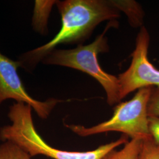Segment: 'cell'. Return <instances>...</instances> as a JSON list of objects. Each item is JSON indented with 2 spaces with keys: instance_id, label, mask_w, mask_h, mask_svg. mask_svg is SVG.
<instances>
[{
  "instance_id": "cell-4",
  "label": "cell",
  "mask_w": 159,
  "mask_h": 159,
  "mask_svg": "<svg viewBox=\"0 0 159 159\" xmlns=\"http://www.w3.org/2000/svg\"><path fill=\"white\" fill-rule=\"evenodd\" d=\"M152 87L140 89L129 101L120 102L114 110L112 117L96 125H67L74 133L81 137L90 136L102 133L117 131L131 139H145L150 136L148 130V103Z\"/></svg>"
},
{
  "instance_id": "cell-1",
  "label": "cell",
  "mask_w": 159,
  "mask_h": 159,
  "mask_svg": "<svg viewBox=\"0 0 159 159\" xmlns=\"http://www.w3.org/2000/svg\"><path fill=\"white\" fill-rule=\"evenodd\" d=\"M61 17L58 33L47 43L21 54L20 67L31 71L60 44H82L91 37L97 26L104 21H116L120 11L111 0L57 1Z\"/></svg>"
},
{
  "instance_id": "cell-7",
  "label": "cell",
  "mask_w": 159,
  "mask_h": 159,
  "mask_svg": "<svg viewBox=\"0 0 159 159\" xmlns=\"http://www.w3.org/2000/svg\"><path fill=\"white\" fill-rule=\"evenodd\" d=\"M57 1H35L34 13L32 18V26L34 31L42 34L48 33V21L54 5Z\"/></svg>"
},
{
  "instance_id": "cell-10",
  "label": "cell",
  "mask_w": 159,
  "mask_h": 159,
  "mask_svg": "<svg viewBox=\"0 0 159 159\" xmlns=\"http://www.w3.org/2000/svg\"><path fill=\"white\" fill-rule=\"evenodd\" d=\"M0 159H31V156L17 144L5 141L0 145Z\"/></svg>"
},
{
  "instance_id": "cell-2",
  "label": "cell",
  "mask_w": 159,
  "mask_h": 159,
  "mask_svg": "<svg viewBox=\"0 0 159 159\" xmlns=\"http://www.w3.org/2000/svg\"><path fill=\"white\" fill-rule=\"evenodd\" d=\"M30 106L16 102L10 107L8 118L11 124L0 129V139L17 144L31 156L44 155L53 159H102L110 151L128 142L125 135L112 142L87 152H71L53 148L36 130Z\"/></svg>"
},
{
  "instance_id": "cell-8",
  "label": "cell",
  "mask_w": 159,
  "mask_h": 159,
  "mask_svg": "<svg viewBox=\"0 0 159 159\" xmlns=\"http://www.w3.org/2000/svg\"><path fill=\"white\" fill-rule=\"evenodd\" d=\"M114 5L120 11H123L127 16L129 23L134 28L142 27L144 12L142 7L135 1L111 0Z\"/></svg>"
},
{
  "instance_id": "cell-12",
  "label": "cell",
  "mask_w": 159,
  "mask_h": 159,
  "mask_svg": "<svg viewBox=\"0 0 159 159\" xmlns=\"http://www.w3.org/2000/svg\"><path fill=\"white\" fill-rule=\"evenodd\" d=\"M148 117H159V87H152L148 103Z\"/></svg>"
},
{
  "instance_id": "cell-9",
  "label": "cell",
  "mask_w": 159,
  "mask_h": 159,
  "mask_svg": "<svg viewBox=\"0 0 159 159\" xmlns=\"http://www.w3.org/2000/svg\"><path fill=\"white\" fill-rule=\"evenodd\" d=\"M143 139H131L121 149L113 150L102 159H140Z\"/></svg>"
},
{
  "instance_id": "cell-6",
  "label": "cell",
  "mask_w": 159,
  "mask_h": 159,
  "mask_svg": "<svg viewBox=\"0 0 159 159\" xmlns=\"http://www.w3.org/2000/svg\"><path fill=\"white\" fill-rule=\"evenodd\" d=\"M20 67L14 61L0 52V104L7 99L29 105L40 118L46 119L60 100L49 98L44 102L37 100L26 90L17 72Z\"/></svg>"
},
{
  "instance_id": "cell-11",
  "label": "cell",
  "mask_w": 159,
  "mask_h": 159,
  "mask_svg": "<svg viewBox=\"0 0 159 159\" xmlns=\"http://www.w3.org/2000/svg\"><path fill=\"white\" fill-rule=\"evenodd\" d=\"M140 159H159V144L151 136L143 140Z\"/></svg>"
},
{
  "instance_id": "cell-5",
  "label": "cell",
  "mask_w": 159,
  "mask_h": 159,
  "mask_svg": "<svg viewBox=\"0 0 159 159\" xmlns=\"http://www.w3.org/2000/svg\"><path fill=\"white\" fill-rule=\"evenodd\" d=\"M150 35L143 26L137 36L136 48L131 54V62L128 69L119 74L120 100L131 92L146 87H159V70L148 58Z\"/></svg>"
},
{
  "instance_id": "cell-13",
  "label": "cell",
  "mask_w": 159,
  "mask_h": 159,
  "mask_svg": "<svg viewBox=\"0 0 159 159\" xmlns=\"http://www.w3.org/2000/svg\"><path fill=\"white\" fill-rule=\"evenodd\" d=\"M148 130L154 140L159 144V117H148Z\"/></svg>"
},
{
  "instance_id": "cell-3",
  "label": "cell",
  "mask_w": 159,
  "mask_h": 159,
  "mask_svg": "<svg viewBox=\"0 0 159 159\" xmlns=\"http://www.w3.org/2000/svg\"><path fill=\"white\" fill-rule=\"evenodd\" d=\"M117 21L108 23L102 33L88 45H79L73 49L54 50L41 61L46 65H55L73 68L91 75L102 85L110 106L120 102L119 80L117 77L104 71L98 61L99 53L109 51L108 40L105 35L111 27L117 26Z\"/></svg>"
}]
</instances>
